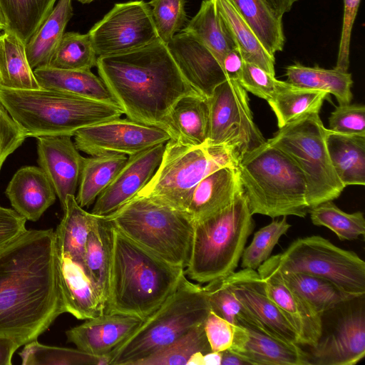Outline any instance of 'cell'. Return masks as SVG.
Here are the masks:
<instances>
[{
  "label": "cell",
  "mask_w": 365,
  "mask_h": 365,
  "mask_svg": "<svg viewBox=\"0 0 365 365\" xmlns=\"http://www.w3.org/2000/svg\"><path fill=\"white\" fill-rule=\"evenodd\" d=\"M52 229L26 230L0 247V337L20 346L66 312Z\"/></svg>",
  "instance_id": "cell-1"
},
{
  "label": "cell",
  "mask_w": 365,
  "mask_h": 365,
  "mask_svg": "<svg viewBox=\"0 0 365 365\" xmlns=\"http://www.w3.org/2000/svg\"><path fill=\"white\" fill-rule=\"evenodd\" d=\"M96 66L123 114L146 125L166 130L175 103L185 96L200 94L160 39L129 52L98 56Z\"/></svg>",
  "instance_id": "cell-2"
},
{
  "label": "cell",
  "mask_w": 365,
  "mask_h": 365,
  "mask_svg": "<svg viewBox=\"0 0 365 365\" xmlns=\"http://www.w3.org/2000/svg\"><path fill=\"white\" fill-rule=\"evenodd\" d=\"M184 275L185 269L170 264L113 226L105 313L143 320L175 291Z\"/></svg>",
  "instance_id": "cell-3"
},
{
  "label": "cell",
  "mask_w": 365,
  "mask_h": 365,
  "mask_svg": "<svg viewBox=\"0 0 365 365\" xmlns=\"http://www.w3.org/2000/svg\"><path fill=\"white\" fill-rule=\"evenodd\" d=\"M0 102L26 138L73 136L81 128L123 114L119 106L42 87L13 90L0 86Z\"/></svg>",
  "instance_id": "cell-4"
},
{
  "label": "cell",
  "mask_w": 365,
  "mask_h": 365,
  "mask_svg": "<svg viewBox=\"0 0 365 365\" xmlns=\"http://www.w3.org/2000/svg\"><path fill=\"white\" fill-rule=\"evenodd\" d=\"M237 169L252 215L304 217L309 213L302 172L289 156L267 140L245 155Z\"/></svg>",
  "instance_id": "cell-5"
},
{
  "label": "cell",
  "mask_w": 365,
  "mask_h": 365,
  "mask_svg": "<svg viewBox=\"0 0 365 365\" xmlns=\"http://www.w3.org/2000/svg\"><path fill=\"white\" fill-rule=\"evenodd\" d=\"M210 311L203 287L185 274L164 302L110 351L108 365H135L203 323Z\"/></svg>",
  "instance_id": "cell-6"
},
{
  "label": "cell",
  "mask_w": 365,
  "mask_h": 365,
  "mask_svg": "<svg viewBox=\"0 0 365 365\" xmlns=\"http://www.w3.org/2000/svg\"><path fill=\"white\" fill-rule=\"evenodd\" d=\"M252 215L243 192L225 209L195 222L186 277L203 284L234 272L254 229Z\"/></svg>",
  "instance_id": "cell-7"
},
{
  "label": "cell",
  "mask_w": 365,
  "mask_h": 365,
  "mask_svg": "<svg viewBox=\"0 0 365 365\" xmlns=\"http://www.w3.org/2000/svg\"><path fill=\"white\" fill-rule=\"evenodd\" d=\"M105 216L125 236L166 262L183 269L187 266L194 221L187 212L136 195Z\"/></svg>",
  "instance_id": "cell-8"
},
{
  "label": "cell",
  "mask_w": 365,
  "mask_h": 365,
  "mask_svg": "<svg viewBox=\"0 0 365 365\" xmlns=\"http://www.w3.org/2000/svg\"><path fill=\"white\" fill-rule=\"evenodd\" d=\"M327 128L319 113L279 128L267 141L289 156L302 172L309 208L339 197L344 186L336 174L326 145Z\"/></svg>",
  "instance_id": "cell-9"
},
{
  "label": "cell",
  "mask_w": 365,
  "mask_h": 365,
  "mask_svg": "<svg viewBox=\"0 0 365 365\" xmlns=\"http://www.w3.org/2000/svg\"><path fill=\"white\" fill-rule=\"evenodd\" d=\"M228 164L236 165L223 148L193 146L171 138L165 144L153 176L137 195L187 212L197 185L210 173Z\"/></svg>",
  "instance_id": "cell-10"
},
{
  "label": "cell",
  "mask_w": 365,
  "mask_h": 365,
  "mask_svg": "<svg viewBox=\"0 0 365 365\" xmlns=\"http://www.w3.org/2000/svg\"><path fill=\"white\" fill-rule=\"evenodd\" d=\"M257 271L308 274L328 279L359 297L365 294L364 260L318 235L297 239L282 252L269 257Z\"/></svg>",
  "instance_id": "cell-11"
},
{
  "label": "cell",
  "mask_w": 365,
  "mask_h": 365,
  "mask_svg": "<svg viewBox=\"0 0 365 365\" xmlns=\"http://www.w3.org/2000/svg\"><path fill=\"white\" fill-rule=\"evenodd\" d=\"M209 130L206 145L223 148L237 165L245 155L266 142L253 120L247 92L227 79L207 98Z\"/></svg>",
  "instance_id": "cell-12"
},
{
  "label": "cell",
  "mask_w": 365,
  "mask_h": 365,
  "mask_svg": "<svg viewBox=\"0 0 365 365\" xmlns=\"http://www.w3.org/2000/svg\"><path fill=\"white\" fill-rule=\"evenodd\" d=\"M97 56L129 52L159 39L143 0L115 4L88 32Z\"/></svg>",
  "instance_id": "cell-13"
},
{
  "label": "cell",
  "mask_w": 365,
  "mask_h": 365,
  "mask_svg": "<svg viewBox=\"0 0 365 365\" xmlns=\"http://www.w3.org/2000/svg\"><path fill=\"white\" fill-rule=\"evenodd\" d=\"M73 137L78 150L90 155L118 153L130 156L171 139L163 128L120 117L81 128Z\"/></svg>",
  "instance_id": "cell-14"
},
{
  "label": "cell",
  "mask_w": 365,
  "mask_h": 365,
  "mask_svg": "<svg viewBox=\"0 0 365 365\" xmlns=\"http://www.w3.org/2000/svg\"><path fill=\"white\" fill-rule=\"evenodd\" d=\"M230 350L249 365H309L299 344L274 335L255 318L238 320Z\"/></svg>",
  "instance_id": "cell-15"
},
{
  "label": "cell",
  "mask_w": 365,
  "mask_h": 365,
  "mask_svg": "<svg viewBox=\"0 0 365 365\" xmlns=\"http://www.w3.org/2000/svg\"><path fill=\"white\" fill-rule=\"evenodd\" d=\"M307 351L309 365H354L365 356L363 307L343 314L331 331Z\"/></svg>",
  "instance_id": "cell-16"
},
{
  "label": "cell",
  "mask_w": 365,
  "mask_h": 365,
  "mask_svg": "<svg viewBox=\"0 0 365 365\" xmlns=\"http://www.w3.org/2000/svg\"><path fill=\"white\" fill-rule=\"evenodd\" d=\"M165 144L128 156L111 182L96 198L91 213L108 215L134 197L153 176L162 160Z\"/></svg>",
  "instance_id": "cell-17"
},
{
  "label": "cell",
  "mask_w": 365,
  "mask_h": 365,
  "mask_svg": "<svg viewBox=\"0 0 365 365\" xmlns=\"http://www.w3.org/2000/svg\"><path fill=\"white\" fill-rule=\"evenodd\" d=\"M167 46L185 81L206 98L228 79L219 61L191 34L182 30Z\"/></svg>",
  "instance_id": "cell-18"
},
{
  "label": "cell",
  "mask_w": 365,
  "mask_h": 365,
  "mask_svg": "<svg viewBox=\"0 0 365 365\" xmlns=\"http://www.w3.org/2000/svg\"><path fill=\"white\" fill-rule=\"evenodd\" d=\"M71 135L37 137L39 168L50 181L63 209L68 195H75L83 158Z\"/></svg>",
  "instance_id": "cell-19"
},
{
  "label": "cell",
  "mask_w": 365,
  "mask_h": 365,
  "mask_svg": "<svg viewBox=\"0 0 365 365\" xmlns=\"http://www.w3.org/2000/svg\"><path fill=\"white\" fill-rule=\"evenodd\" d=\"M226 278L235 297L268 331L298 344L295 331L267 295L263 279L257 271L244 268Z\"/></svg>",
  "instance_id": "cell-20"
},
{
  "label": "cell",
  "mask_w": 365,
  "mask_h": 365,
  "mask_svg": "<svg viewBox=\"0 0 365 365\" xmlns=\"http://www.w3.org/2000/svg\"><path fill=\"white\" fill-rule=\"evenodd\" d=\"M268 297L295 331L298 344L315 346L323 334L322 315L275 273L258 272Z\"/></svg>",
  "instance_id": "cell-21"
},
{
  "label": "cell",
  "mask_w": 365,
  "mask_h": 365,
  "mask_svg": "<svg viewBox=\"0 0 365 365\" xmlns=\"http://www.w3.org/2000/svg\"><path fill=\"white\" fill-rule=\"evenodd\" d=\"M143 322L122 314L104 313L86 319L66 331L67 340L77 349L96 356H108Z\"/></svg>",
  "instance_id": "cell-22"
},
{
  "label": "cell",
  "mask_w": 365,
  "mask_h": 365,
  "mask_svg": "<svg viewBox=\"0 0 365 365\" xmlns=\"http://www.w3.org/2000/svg\"><path fill=\"white\" fill-rule=\"evenodd\" d=\"M58 275L66 312L83 320L105 313L106 300L81 264L59 254Z\"/></svg>",
  "instance_id": "cell-23"
},
{
  "label": "cell",
  "mask_w": 365,
  "mask_h": 365,
  "mask_svg": "<svg viewBox=\"0 0 365 365\" xmlns=\"http://www.w3.org/2000/svg\"><path fill=\"white\" fill-rule=\"evenodd\" d=\"M243 192L237 165H223L197 185L187 212L194 222L204 220L229 206Z\"/></svg>",
  "instance_id": "cell-24"
},
{
  "label": "cell",
  "mask_w": 365,
  "mask_h": 365,
  "mask_svg": "<svg viewBox=\"0 0 365 365\" xmlns=\"http://www.w3.org/2000/svg\"><path fill=\"white\" fill-rule=\"evenodd\" d=\"M14 210L30 221H37L56 201V192L43 170L35 166L19 169L5 192Z\"/></svg>",
  "instance_id": "cell-25"
},
{
  "label": "cell",
  "mask_w": 365,
  "mask_h": 365,
  "mask_svg": "<svg viewBox=\"0 0 365 365\" xmlns=\"http://www.w3.org/2000/svg\"><path fill=\"white\" fill-rule=\"evenodd\" d=\"M166 130L182 143L198 146L206 144L209 130V108L203 96L190 94L179 99L168 117Z\"/></svg>",
  "instance_id": "cell-26"
},
{
  "label": "cell",
  "mask_w": 365,
  "mask_h": 365,
  "mask_svg": "<svg viewBox=\"0 0 365 365\" xmlns=\"http://www.w3.org/2000/svg\"><path fill=\"white\" fill-rule=\"evenodd\" d=\"M326 145L332 167L343 185H364L365 136L327 129Z\"/></svg>",
  "instance_id": "cell-27"
},
{
  "label": "cell",
  "mask_w": 365,
  "mask_h": 365,
  "mask_svg": "<svg viewBox=\"0 0 365 365\" xmlns=\"http://www.w3.org/2000/svg\"><path fill=\"white\" fill-rule=\"evenodd\" d=\"M113 225L105 215H96L85 249L83 269L106 300L113 254Z\"/></svg>",
  "instance_id": "cell-28"
},
{
  "label": "cell",
  "mask_w": 365,
  "mask_h": 365,
  "mask_svg": "<svg viewBox=\"0 0 365 365\" xmlns=\"http://www.w3.org/2000/svg\"><path fill=\"white\" fill-rule=\"evenodd\" d=\"M34 73L42 88L67 91L119 106L103 80L91 70H63L43 66L34 68Z\"/></svg>",
  "instance_id": "cell-29"
},
{
  "label": "cell",
  "mask_w": 365,
  "mask_h": 365,
  "mask_svg": "<svg viewBox=\"0 0 365 365\" xmlns=\"http://www.w3.org/2000/svg\"><path fill=\"white\" fill-rule=\"evenodd\" d=\"M63 210V217L55 232L58 252L83 267L86 245L95 215L86 211L71 195L66 197Z\"/></svg>",
  "instance_id": "cell-30"
},
{
  "label": "cell",
  "mask_w": 365,
  "mask_h": 365,
  "mask_svg": "<svg viewBox=\"0 0 365 365\" xmlns=\"http://www.w3.org/2000/svg\"><path fill=\"white\" fill-rule=\"evenodd\" d=\"M269 273L277 274L288 287L307 300L322 316L344 303L363 298L346 292L322 277L300 272Z\"/></svg>",
  "instance_id": "cell-31"
},
{
  "label": "cell",
  "mask_w": 365,
  "mask_h": 365,
  "mask_svg": "<svg viewBox=\"0 0 365 365\" xmlns=\"http://www.w3.org/2000/svg\"><path fill=\"white\" fill-rule=\"evenodd\" d=\"M245 61L275 76V57L264 46L232 0H213Z\"/></svg>",
  "instance_id": "cell-32"
},
{
  "label": "cell",
  "mask_w": 365,
  "mask_h": 365,
  "mask_svg": "<svg viewBox=\"0 0 365 365\" xmlns=\"http://www.w3.org/2000/svg\"><path fill=\"white\" fill-rule=\"evenodd\" d=\"M24 43L15 34L0 35V86L13 90L41 88L31 67Z\"/></svg>",
  "instance_id": "cell-33"
},
{
  "label": "cell",
  "mask_w": 365,
  "mask_h": 365,
  "mask_svg": "<svg viewBox=\"0 0 365 365\" xmlns=\"http://www.w3.org/2000/svg\"><path fill=\"white\" fill-rule=\"evenodd\" d=\"M72 16V0H58L26 45L27 58L33 69L47 64Z\"/></svg>",
  "instance_id": "cell-34"
},
{
  "label": "cell",
  "mask_w": 365,
  "mask_h": 365,
  "mask_svg": "<svg viewBox=\"0 0 365 365\" xmlns=\"http://www.w3.org/2000/svg\"><path fill=\"white\" fill-rule=\"evenodd\" d=\"M182 30L204 44L221 65L226 53L237 47L213 0H203L197 13Z\"/></svg>",
  "instance_id": "cell-35"
},
{
  "label": "cell",
  "mask_w": 365,
  "mask_h": 365,
  "mask_svg": "<svg viewBox=\"0 0 365 365\" xmlns=\"http://www.w3.org/2000/svg\"><path fill=\"white\" fill-rule=\"evenodd\" d=\"M287 82L299 87L324 91L334 96L339 105L352 100L351 74L335 68L326 69L315 66H306L297 62L286 67Z\"/></svg>",
  "instance_id": "cell-36"
},
{
  "label": "cell",
  "mask_w": 365,
  "mask_h": 365,
  "mask_svg": "<svg viewBox=\"0 0 365 365\" xmlns=\"http://www.w3.org/2000/svg\"><path fill=\"white\" fill-rule=\"evenodd\" d=\"M126 155L108 153L83 158L76 197L82 207L92 205L126 162Z\"/></svg>",
  "instance_id": "cell-37"
},
{
  "label": "cell",
  "mask_w": 365,
  "mask_h": 365,
  "mask_svg": "<svg viewBox=\"0 0 365 365\" xmlns=\"http://www.w3.org/2000/svg\"><path fill=\"white\" fill-rule=\"evenodd\" d=\"M329 94L282 81L277 92L267 102L274 113L278 128L311 113H319Z\"/></svg>",
  "instance_id": "cell-38"
},
{
  "label": "cell",
  "mask_w": 365,
  "mask_h": 365,
  "mask_svg": "<svg viewBox=\"0 0 365 365\" xmlns=\"http://www.w3.org/2000/svg\"><path fill=\"white\" fill-rule=\"evenodd\" d=\"M265 48L272 55L282 51L285 36L282 19L279 18L264 0H232Z\"/></svg>",
  "instance_id": "cell-39"
},
{
  "label": "cell",
  "mask_w": 365,
  "mask_h": 365,
  "mask_svg": "<svg viewBox=\"0 0 365 365\" xmlns=\"http://www.w3.org/2000/svg\"><path fill=\"white\" fill-rule=\"evenodd\" d=\"M57 0H0L4 30L15 34L24 43L37 31Z\"/></svg>",
  "instance_id": "cell-40"
},
{
  "label": "cell",
  "mask_w": 365,
  "mask_h": 365,
  "mask_svg": "<svg viewBox=\"0 0 365 365\" xmlns=\"http://www.w3.org/2000/svg\"><path fill=\"white\" fill-rule=\"evenodd\" d=\"M22 365H108L109 356H96L78 349L43 345L37 339L19 353Z\"/></svg>",
  "instance_id": "cell-41"
},
{
  "label": "cell",
  "mask_w": 365,
  "mask_h": 365,
  "mask_svg": "<svg viewBox=\"0 0 365 365\" xmlns=\"http://www.w3.org/2000/svg\"><path fill=\"white\" fill-rule=\"evenodd\" d=\"M97 58L88 33L67 32L46 66L63 70H91L96 66Z\"/></svg>",
  "instance_id": "cell-42"
},
{
  "label": "cell",
  "mask_w": 365,
  "mask_h": 365,
  "mask_svg": "<svg viewBox=\"0 0 365 365\" xmlns=\"http://www.w3.org/2000/svg\"><path fill=\"white\" fill-rule=\"evenodd\" d=\"M207 341L204 322L184 334L174 342L149 356L135 365H187L192 355L211 351Z\"/></svg>",
  "instance_id": "cell-43"
},
{
  "label": "cell",
  "mask_w": 365,
  "mask_h": 365,
  "mask_svg": "<svg viewBox=\"0 0 365 365\" xmlns=\"http://www.w3.org/2000/svg\"><path fill=\"white\" fill-rule=\"evenodd\" d=\"M309 213L314 225L331 230L341 241L364 236L365 219L361 212H345L329 200L312 207Z\"/></svg>",
  "instance_id": "cell-44"
},
{
  "label": "cell",
  "mask_w": 365,
  "mask_h": 365,
  "mask_svg": "<svg viewBox=\"0 0 365 365\" xmlns=\"http://www.w3.org/2000/svg\"><path fill=\"white\" fill-rule=\"evenodd\" d=\"M287 216L273 220L254 235L250 245L244 249L241 267L257 269L269 257L280 237L290 228Z\"/></svg>",
  "instance_id": "cell-45"
},
{
  "label": "cell",
  "mask_w": 365,
  "mask_h": 365,
  "mask_svg": "<svg viewBox=\"0 0 365 365\" xmlns=\"http://www.w3.org/2000/svg\"><path fill=\"white\" fill-rule=\"evenodd\" d=\"M202 287L210 310L232 325L236 326L240 319L252 316L235 297L226 277Z\"/></svg>",
  "instance_id": "cell-46"
},
{
  "label": "cell",
  "mask_w": 365,
  "mask_h": 365,
  "mask_svg": "<svg viewBox=\"0 0 365 365\" xmlns=\"http://www.w3.org/2000/svg\"><path fill=\"white\" fill-rule=\"evenodd\" d=\"M148 4L159 39L167 44L185 25V1L151 0Z\"/></svg>",
  "instance_id": "cell-47"
},
{
  "label": "cell",
  "mask_w": 365,
  "mask_h": 365,
  "mask_svg": "<svg viewBox=\"0 0 365 365\" xmlns=\"http://www.w3.org/2000/svg\"><path fill=\"white\" fill-rule=\"evenodd\" d=\"M329 126L335 133L365 136L364 105H339L330 114Z\"/></svg>",
  "instance_id": "cell-48"
},
{
  "label": "cell",
  "mask_w": 365,
  "mask_h": 365,
  "mask_svg": "<svg viewBox=\"0 0 365 365\" xmlns=\"http://www.w3.org/2000/svg\"><path fill=\"white\" fill-rule=\"evenodd\" d=\"M242 88L268 101L277 92L282 81L277 80L260 67L245 61L237 81Z\"/></svg>",
  "instance_id": "cell-49"
},
{
  "label": "cell",
  "mask_w": 365,
  "mask_h": 365,
  "mask_svg": "<svg viewBox=\"0 0 365 365\" xmlns=\"http://www.w3.org/2000/svg\"><path fill=\"white\" fill-rule=\"evenodd\" d=\"M26 138L24 130L0 102V171L7 158Z\"/></svg>",
  "instance_id": "cell-50"
},
{
  "label": "cell",
  "mask_w": 365,
  "mask_h": 365,
  "mask_svg": "<svg viewBox=\"0 0 365 365\" xmlns=\"http://www.w3.org/2000/svg\"><path fill=\"white\" fill-rule=\"evenodd\" d=\"M344 16L336 63L334 68L348 72L351 31L361 0H343Z\"/></svg>",
  "instance_id": "cell-51"
},
{
  "label": "cell",
  "mask_w": 365,
  "mask_h": 365,
  "mask_svg": "<svg viewBox=\"0 0 365 365\" xmlns=\"http://www.w3.org/2000/svg\"><path fill=\"white\" fill-rule=\"evenodd\" d=\"M204 329L212 351H223L230 349L234 325L210 310L204 322Z\"/></svg>",
  "instance_id": "cell-52"
},
{
  "label": "cell",
  "mask_w": 365,
  "mask_h": 365,
  "mask_svg": "<svg viewBox=\"0 0 365 365\" xmlns=\"http://www.w3.org/2000/svg\"><path fill=\"white\" fill-rule=\"evenodd\" d=\"M26 221L14 209L0 206V247L26 230Z\"/></svg>",
  "instance_id": "cell-53"
},
{
  "label": "cell",
  "mask_w": 365,
  "mask_h": 365,
  "mask_svg": "<svg viewBox=\"0 0 365 365\" xmlns=\"http://www.w3.org/2000/svg\"><path fill=\"white\" fill-rule=\"evenodd\" d=\"M244 59L237 47L226 53L222 61V66L228 79L238 81L244 64Z\"/></svg>",
  "instance_id": "cell-54"
},
{
  "label": "cell",
  "mask_w": 365,
  "mask_h": 365,
  "mask_svg": "<svg viewBox=\"0 0 365 365\" xmlns=\"http://www.w3.org/2000/svg\"><path fill=\"white\" fill-rule=\"evenodd\" d=\"M19 347L14 340L0 337V365H11L12 356Z\"/></svg>",
  "instance_id": "cell-55"
},
{
  "label": "cell",
  "mask_w": 365,
  "mask_h": 365,
  "mask_svg": "<svg viewBox=\"0 0 365 365\" xmlns=\"http://www.w3.org/2000/svg\"><path fill=\"white\" fill-rule=\"evenodd\" d=\"M269 7L279 17L282 19L298 0H264Z\"/></svg>",
  "instance_id": "cell-56"
},
{
  "label": "cell",
  "mask_w": 365,
  "mask_h": 365,
  "mask_svg": "<svg viewBox=\"0 0 365 365\" xmlns=\"http://www.w3.org/2000/svg\"><path fill=\"white\" fill-rule=\"evenodd\" d=\"M220 365H249L241 356L230 349L222 351Z\"/></svg>",
  "instance_id": "cell-57"
},
{
  "label": "cell",
  "mask_w": 365,
  "mask_h": 365,
  "mask_svg": "<svg viewBox=\"0 0 365 365\" xmlns=\"http://www.w3.org/2000/svg\"><path fill=\"white\" fill-rule=\"evenodd\" d=\"M222 359V351H211L203 354V365H220Z\"/></svg>",
  "instance_id": "cell-58"
},
{
  "label": "cell",
  "mask_w": 365,
  "mask_h": 365,
  "mask_svg": "<svg viewBox=\"0 0 365 365\" xmlns=\"http://www.w3.org/2000/svg\"><path fill=\"white\" fill-rule=\"evenodd\" d=\"M5 28L6 22L1 9L0 8V31H4Z\"/></svg>",
  "instance_id": "cell-59"
},
{
  "label": "cell",
  "mask_w": 365,
  "mask_h": 365,
  "mask_svg": "<svg viewBox=\"0 0 365 365\" xmlns=\"http://www.w3.org/2000/svg\"><path fill=\"white\" fill-rule=\"evenodd\" d=\"M78 1L82 4H88L94 0H78Z\"/></svg>",
  "instance_id": "cell-60"
}]
</instances>
